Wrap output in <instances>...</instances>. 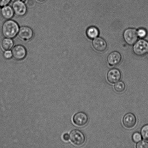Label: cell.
I'll use <instances>...</instances> for the list:
<instances>
[{"mask_svg": "<svg viewBox=\"0 0 148 148\" xmlns=\"http://www.w3.org/2000/svg\"><path fill=\"white\" fill-rule=\"evenodd\" d=\"M133 50L137 56H144L148 52V42L143 39L137 40L133 46Z\"/></svg>", "mask_w": 148, "mask_h": 148, "instance_id": "obj_4", "label": "cell"}, {"mask_svg": "<svg viewBox=\"0 0 148 148\" xmlns=\"http://www.w3.org/2000/svg\"><path fill=\"white\" fill-rule=\"evenodd\" d=\"M12 7L14 10V14L17 16H24L27 14V5L25 3L21 1H14L12 3Z\"/></svg>", "mask_w": 148, "mask_h": 148, "instance_id": "obj_7", "label": "cell"}, {"mask_svg": "<svg viewBox=\"0 0 148 148\" xmlns=\"http://www.w3.org/2000/svg\"><path fill=\"white\" fill-rule=\"evenodd\" d=\"M121 78V73L118 69H112L107 73V80L111 84H116L120 80Z\"/></svg>", "mask_w": 148, "mask_h": 148, "instance_id": "obj_10", "label": "cell"}, {"mask_svg": "<svg viewBox=\"0 0 148 148\" xmlns=\"http://www.w3.org/2000/svg\"><path fill=\"white\" fill-rule=\"evenodd\" d=\"M125 41L130 45H134L138 40L137 30L134 28H128L123 33Z\"/></svg>", "mask_w": 148, "mask_h": 148, "instance_id": "obj_5", "label": "cell"}, {"mask_svg": "<svg viewBox=\"0 0 148 148\" xmlns=\"http://www.w3.org/2000/svg\"><path fill=\"white\" fill-rule=\"evenodd\" d=\"M132 138L134 143H138L142 140V137L141 134L138 132H136L133 134Z\"/></svg>", "mask_w": 148, "mask_h": 148, "instance_id": "obj_19", "label": "cell"}, {"mask_svg": "<svg viewBox=\"0 0 148 148\" xmlns=\"http://www.w3.org/2000/svg\"><path fill=\"white\" fill-rule=\"evenodd\" d=\"M137 148H148V143L145 140H140L136 145Z\"/></svg>", "mask_w": 148, "mask_h": 148, "instance_id": "obj_20", "label": "cell"}, {"mask_svg": "<svg viewBox=\"0 0 148 148\" xmlns=\"http://www.w3.org/2000/svg\"><path fill=\"white\" fill-rule=\"evenodd\" d=\"M11 0H0V8L8 5L11 2Z\"/></svg>", "mask_w": 148, "mask_h": 148, "instance_id": "obj_22", "label": "cell"}, {"mask_svg": "<svg viewBox=\"0 0 148 148\" xmlns=\"http://www.w3.org/2000/svg\"><path fill=\"white\" fill-rule=\"evenodd\" d=\"M93 47L97 51L103 52L105 51L107 48L106 42L101 37L94 38L92 42Z\"/></svg>", "mask_w": 148, "mask_h": 148, "instance_id": "obj_11", "label": "cell"}, {"mask_svg": "<svg viewBox=\"0 0 148 148\" xmlns=\"http://www.w3.org/2000/svg\"><path fill=\"white\" fill-rule=\"evenodd\" d=\"M99 34V31L98 29L95 27H90L87 30V36L90 39L96 38L98 37Z\"/></svg>", "mask_w": 148, "mask_h": 148, "instance_id": "obj_15", "label": "cell"}, {"mask_svg": "<svg viewBox=\"0 0 148 148\" xmlns=\"http://www.w3.org/2000/svg\"><path fill=\"white\" fill-rule=\"evenodd\" d=\"M13 1H20V0H13Z\"/></svg>", "mask_w": 148, "mask_h": 148, "instance_id": "obj_27", "label": "cell"}, {"mask_svg": "<svg viewBox=\"0 0 148 148\" xmlns=\"http://www.w3.org/2000/svg\"><path fill=\"white\" fill-rule=\"evenodd\" d=\"M140 134L143 140L148 141V124L145 125L142 127Z\"/></svg>", "mask_w": 148, "mask_h": 148, "instance_id": "obj_17", "label": "cell"}, {"mask_svg": "<svg viewBox=\"0 0 148 148\" xmlns=\"http://www.w3.org/2000/svg\"><path fill=\"white\" fill-rule=\"evenodd\" d=\"M20 1H21L25 3L27 1V0H20Z\"/></svg>", "mask_w": 148, "mask_h": 148, "instance_id": "obj_26", "label": "cell"}, {"mask_svg": "<svg viewBox=\"0 0 148 148\" xmlns=\"http://www.w3.org/2000/svg\"><path fill=\"white\" fill-rule=\"evenodd\" d=\"M27 5L29 6L32 7L34 5V1L33 0H28L27 1Z\"/></svg>", "mask_w": 148, "mask_h": 148, "instance_id": "obj_24", "label": "cell"}, {"mask_svg": "<svg viewBox=\"0 0 148 148\" xmlns=\"http://www.w3.org/2000/svg\"><path fill=\"white\" fill-rule=\"evenodd\" d=\"M40 3H42L45 1L46 0H37Z\"/></svg>", "mask_w": 148, "mask_h": 148, "instance_id": "obj_25", "label": "cell"}, {"mask_svg": "<svg viewBox=\"0 0 148 148\" xmlns=\"http://www.w3.org/2000/svg\"><path fill=\"white\" fill-rule=\"evenodd\" d=\"M17 36L22 41L26 42L33 38L34 33L31 27L27 26H22L20 27Z\"/></svg>", "mask_w": 148, "mask_h": 148, "instance_id": "obj_2", "label": "cell"}, {"mask_svg": "<svg viewBox=\"0 0 148 148\" xmlns=\"http://www.w3.org/2000/svg\"><path fill=\"white\" fill-rule=\"evenodd\" d=\"M14 40L12 39L5 38L1 42V47L4 51L11 50L14 47Z\"/></svg>", "mask_w": 148, "mask_h": 148, "instance_id": "obj_14", "label": "cell"}, {"mask_svg": "<svg viewBox=\"0 0 148 148\" xmlns=\"http://www.w3.org/2000/svg\"><path fill=\"white\" fill-rule=\"evenodd\" d=\"M121 56L118 52L114 51L110 53L107 58L109 64L112 66H116L121 62Z\"/></svg>", "mask_w": 148, "mask_h": 148, "instance_id": "obj_12", "label": "cell"}, {"mask_svg": "<svg viewBox=\"0 0 148 148\" xmlns=\"http://www.w3.org/2000/svg\"><path fill=\"white\" fill-rule=\"evenodd\" d=\"M114 89L116 92L121 93L124 92L126 89L125 84L122 81H119L114 85Z\"/></svg>", "mask_w": 148, "mask_h": 148, "instance_id": "obj_16", "label": "cell"}, {"mask_svg": "<svg viewBox=\"0 0 148 148\" xmlns=\"http://www.w3.org/2000/svg\"><path fill=\"white\" fill-rule=\"evenodd\" d=\"M137 118L134 114L128 113L124 116L123 119V125L126 128L132 129L137 124Z\"/></svg>", "mask_w": 148, "mask_h": 148, "instance_id": "obj_9", "label": "cell"}, {"mask_svg": "<svg viewBox=\"0 0 148 148\" xmlns=\"http://www.w3.org/2000/svg\"><path fill=\"white\" fill-rule=\"evenodd\" d=\"M69 136L71 141L75 146H81L85 143V136L81 130H72Z\"/></svg>", "mask_w": 148, "mask_h": 148, "instance_id": "obj_3", "label": "cell"}, {"mask_svg": "<svg viewBox=\"0 0 148 148\" xmlns=\"http://www.w3.org/2000/svg\"><path fill=\"white\" fill-rule=\"evenodd\" d=\"M88 115L83 112L76 113L73 116V122L78 127H84L88 123Z\"/></svg>", "mask_w": 148, "mask_h": 148, "instance_id": "obj_8", "label": "cell"}, {"mask_svg": "<svg viewBox=\"0 0 148 148\" xmlns=\"http://www.w3.org/2000/svg\"><path fill=\"white\" fill-rule=\"evenodd\" d=\"M1 16L4 19H11L14 17V13L12 7L7 5L1 9Z\"/></svg>", "mask_w": 148, "mask_h": 148, "instance_id": "obj_13", "label": "cell"}, {"mask_svg": "<svg viewBox=\"0 0 148 148\" xmlns=\"http://www.w3.org/2000/svg\"><path fill=\"white\" fill-rule=\"evenodd\" d=\"M138 36L140 38H143L147 35V32L145 29L140 28L137 31Z\"/></svg>", "mask_w": 148, "mask_h": 148, "instance_id": "obj_18", "label": "cell"}, {"mask_svg": "<svg viewBox=\"0 0 148 148\" xmlns=\"http://www.w3.org/2000/svg\"><path fill=\"white\" fill-rule=\"evenodd\" d=\"M19 29L16 22L11 19L6 20L3 24L1 32L4 37L13 39L17 36Z\"/></svg>", "mask_w": 148, "mask_h": 148, "instance_id": "obj_1", "label": "cell"}, {"mask_svg": "<svg viewBox=\"0 0 148 148\" xmlns=\"http://www.w3.org/2000/svg\"></svg>", "mask_w": 148, "mask_h": 148, "instance_id": "obj_28", "label": "cell"}, {"mask_svg": "<svg viewBox=\"0 0 148 148\" xmlns=\"http://www.w3.org/2000/svg\"><path fill=\"white\" fill-rule=\"evenodd\" d=\"M13 58L16 60L21 61L25 58L27 56V49L24 46L17 45L14 46L12 49Z\"/></svg>", "mask_w": 148, "mask_h": 148, "instance_id": "obj_6", "label": "cell"}, {"mask_svg": "<svg viewBox=\"0 0 148 148\" xmlns=\"http://www.w3.org/2000/svg\"><path fill=\"white\" fill-rule=\"evenodd\" d=\"M3 56L4 58L7 60H9L13 57L12 53L10 50L4 51Z\"/></svg>", "mask_w": 148, "mask_h": 148, "instance_id": "obj_21", "label": "cell"}, {"mask_svg": "<svg viewBox=\"0 0 148 148\" xmlns=\"http://www.w3.org/2000/svg\"><path fill=\"white\" fill-rule=\"evenodd\" d=\"M63 138L65 141H69V139H70V136H69V134L67 133H65L63 135Z\"/></svg>", "mask_w": 148, "mask_h": 148, "instance_id": "obj_23", "label": "cell"}]
</instances>
